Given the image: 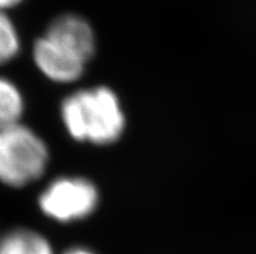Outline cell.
<instances>
[{
	"mask_svg": "<svg viewBox=\"0 0 256 254\" xmlns=\"http://www.w3.org/2000/svg\"><path fill=\"white\" fill-rule=\"evenodd\" d=\"M60 117L72 139L94 145L114 144L126 127L120 97L107 86L72 92L62 101Z\"/></svg>",
	"mask_w": 256,
	"mask_h": 254,
	"instance_id": "obj_1",
	"label": "cell"
},
{
	"mask_svg": "<svg viewBox=\"0 0 256 254\" xmlns=\"http://www.w3.org/2000/svg\"><path fill=\"white\" fill-rule=\"evenodd\" d=\"M50 151L34 130L20 122L0 129V182L25 187L44 175Z\"/></svg>",
	"mask_w": 256,
	"mask_h": 254,
	"instance_id": "obj_2",
	"label": "cell"
},
{
	"mask_svg": "<svg viewBox=\"0 0 256 254\" xmlns=\"http://www.w3.org/2000/svg\"><path fill=\"white\" fill-rule=\"evenodd\" d=\"M100 201L94 182L84 177H58L38 197L40 212L58 223L84 221L98 209Z\"/></svg>",
	"mask_w": 256,
	"mask_h": 254,
	"instance_id": "obj_3",
	"label": "cell"
},
{
	"mask_svg": "<svg viewBox=\"0 0 256 254\" xmlns=\"http://www.w3.org/2000/svg\"><path fill=\"white\" fill-rule=\"evenodd\" d=\"M32 60L38 70L55 83H73L84 75L88 62L42 35L32 45Z\"/></svg>",
	"mask_w": 256,
	"mask_h": 254,
	"instance_id": "obj_4",
	"label": "cell"
},
{
	"mask_svg": "<svg viewBox=\"0 0 256 254\" xmlns=\"http://www.w3.org/2000/svg\"><path fill=\"white\" fill-rule=\"evenodd\" d=\"M43 35L86 62L90 61L96 51V38L92 26L88 19L76 13H64L55 17Z\"/></svg>",
	"mask_w": 256,
	"mask_h": 254,
	"instance_id": "obj_5",
	"label": "cell"
},
{
	"mask_svg": "<svg viewBox=\"0 0 256 254\" xmlns=\"http://www.w3.org/2000/svg\"><path fill=\"white\" fill-rule=\"evenodd\" d=\"M0 254H55V249L40 232L14 229L0 238Z\"/></svg>",
	"mask_w": 256,
	"mask_h": 254,
	"instance_id": "obj_6",
	"label": "cell"
},
{
	"mask_svg": "<svg viewBox=\"0 0 256 254\" xmlns=\"http://www.w3.org/2000/svg\"><path fill=\"white\" fill-rule=\"evenodd\" d=\"M25 109V101L16 84L0 77V129L17 125Z\"/></svg>",
	"mask_w": 256,
	"mask_h": 254,
	"instance_id": "obj_7",
	"label": "cell"
},
{
	"mask_svg": "<svg viewBox=\"0 0 256 254\" xmlns=\"http://www.w3.org/2000/svg\"><path fill=\"white\" fill-rule=\"evenodd\" d=\"M20 47L21 42L16 26L6 12L0 10V65L16 57Z\"/></svg>",
	"mask_w": 256,
	"mask_h": 254,
	"instance_id": "obj_8",
	"label": "cell"
},
{
	"mask_svg": "<svg viewBox=\"0 0 256 254\" xmlns=\"http://www.w3.org/2000/svg\"><path fill=\"white\" fill-rule=\"evenodd\" d=\"M62 254H98V253L94 251H91L90 248H86V247H72V248L66 249V251Z\"/></svg>",
	"mask_w": 256,
	"mask_h": 254,
	"instance_id": "obj_9",
	"label": "cell"
},
{
	"mask_svg": "<svg viewBox=\"0 0 256 254\" xmlns=\"http://www.w3.org/2000/svg\"><path fill=\"white\" fill-rule=\"evenodd\" d=\"M24 0H0V10L6 12V9H10V8H14L18 4L22 3Z\"/></svg>",
	"mask_w": 256,
	"mask_h": 254,
	"instance_id": "obj_10",
	"label": "cell"
}]
</instances>
